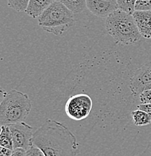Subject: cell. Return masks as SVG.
I'll use <instances>...</instances> for the list:
<instances>
[{"label":"cell","instance_id":"9","mask_svg":"<svg viewBox=\"0 0 151 156\" xmlns=\"http://www.w3.org/2000/svg\"><path fill=\"white\" fill-rule=\"evenodd\" d=\"M132 15L141 36L151 39V10L135 11Z\"/></svg>","mask_w":151,"mask_h":156},{"label":"cell","instance_id":"16","mask_svg":"<svg viewBox=\"0 0 151 156\" xmlns=\"http://www.w3.org/2000/svg\"><path fill=\"white\" fill-rule=\"evenodd\" d=\"M151 0H137L135 11H150Z\"/></svg>","mask_w":151,"mask_h":156},{"label":"cell","instance_id":"4","mask_svg":"<svg viewBox=\"0 0 151 156\" xmlns=\"http://www.w3.org/2000/svg\"><path fill=\"white\" fill-rule=\"evenodd\" d=\"M74 13L59 1H54L38 17L44 30L55 35H61L74 24Z\"/></svg>","mask_w":151,"mask_h":156},{"label":"cell","instance_id":"11","mask_svg":"<svg viewBox=\"0 0 151 156\" xmlns=\"http://www.w3.org/2000/svg\"><path fill=\"white\" fill-rule=\"evenodd\" d=\"M133 122L136 126H146L151 123V116L144 110L138 109L131 113Z\"/></svg>","mask_w":151,"mask_h":156},{"label":"cell","instance_id":"3","mask_svg":"<svg viewBox=\"0 0 151 156\" xmlns=\"http://www.w3.org/2000/svg\"><path fill=\"white\" fill-rule=\"evenodd\" d=\"M32 103L26 93L16 89L5 92L0 105L1 125L9 126L24 122L30 113Z\"/></svg>","mask_w":151,"mask_h":156},{"label":"cell","instance_id":"1","mask_svg":"<svg viewBox=\"0 0 151 156\" xmlns=\"http://www.w3.org/2000/svg\"><path fill=\"white\" fill-rule=\"evenodd\" d=\"M32 144L38 147L45 156H77L79 144L75 136L64 124L48 119L33 133Z\"/></svg>","mask_w":151,"mask_h":156},{"label":"cell","instance_id":"5","mask_svg":"<svg viewBox=\"0 0 151 156\" xmlns=\"http://www.w3.org/2000/svg\"><path fill=\"white\" fill-rule=\"evenodd\" d=\"M92 107L91 98L87 94L80 93L68 99L66 105V113L71 119L81 121L90 115Z\"/></svg>","mask_w":151,"mask_h":156},{"label":"cell","instance_id":"6","mask_svg":"<svg viewBox=\"0 0 151 156\" xmlns=\"http://www.w3.org/2000/svg\"><path fill=\"white\" fill-rule=\"evenodd\" d=\"M129 88L134 96H139L141 92L151 89V62L136 70L131 79Z\"/></svg>","mask_w":151,"mask_h":156},{"label":"cell","instance_id":"20","mask_svg":"<svg viewBox=\"0 0 151 156\" xmlns=\"http://www.w3.org/2000/svg\"><path fill=\"white\" fill-rule=\"evenodd\" d=\"M138 109L144 110L146 113L150 114L151 116V103L150 104H143L141 103L138 105Z\"/></svg>","mask_w":151,"mask_h":156},{"label":"cell","instance_id":"18","mask_svg":"<svg viewBox=\"0 0 151 156\" xmlns=\"http://www.w3.org/2000/svg\"><path fill=\"white\" fill-rule=\"evenodd\" d=\"M139 98L141 103L150 104L151 103V89H147L141 92L139 95Z\"/></svg>","mask_w":151,"mask_h":156},{"label":"cell","instance_id":"21","mask_svg":"<svg viewBox=\"0 0 151 156\" xmlns=\"http://www.w3.org/2000/svg\"><path fill=\"white\" fill-rule=\"evenodd\" d=\"M12 152L13 150L9 148L3 147V146L0 147V156H11Z\"/></svg>","mask_w":151,"mask_h":156},{"label":"cell","instance_id":"17","mask_svg":"<svg viewBox=\"0 0 151 156\" xmlns=\"http://www.w3.org/2000/svg\"><path fill=\"white\" fill-rule=\"evenodd\" d=\"M27 156H45V155L41 149L32 144L27 149Z\"/></svg>","mask_w":151,"mask_h":156},{"label":"cell","instance_id":"10","mask_svg":"<svg viewBox=\"0 0 151 156\" xmlns=\"http://www.w3.org/2000/svg\"><path fill=\"white\" fill-rule=\"evenodd\" d=\"M56 0H30L25 12L32 18L38 17Z\"/></svg>","mask_w":151,"mask_h":156},{"label":"cell","instance_id":"14","mask_svg":"<svg viewBox=\"0 0 151 156\" xmlns=\"http://www.w3.org/2000/svg\"><path fill=\"white\" fill-rule=\"evenodd\" d=\"M7 1L9 7L17 12L26 11L30 2V0H7Z\"/></svg>","mask_w":151,"mask_h":156},{"label":"cell","instance_id":"7","mask_svg":"<svg viewBox=\"0 0 151 156\" xmlns=\"http://www.w3.org/2000/svg\"><path fill=\"white\" fill-rule=\"evenodd\" d=\"M13 139L14 149L22 148L27 150L32 145L33 128L24 122L9 125Z\"/></svg>","mask_w":151,"mask_h":156},{"label":"cell","instance_id":"2","mask_svg":"<svg viewBox=\"0 0 151 156\" xmlns=\"http://www.w3.org/2000/svg\"><path fill=\"white\" fill-rule=\"evenodd\" d=\"M105 29L118 43L129 45L140 40L141 36L132 14L117 9L107 17Z\"/></svg>","mask_w":151,"mask_h":156},{"label":"cell","instance_id":"19","mask_svg":"<svg viewBox=\"0 0 151 156\" xmlns=\"http://www.w3.org/2000/svg\"><path fill=\"white\" fill-rule=\"evenodd\" d=\"M11 156H27V150L22 148L14 149Z\"/></svg>","mask_w":151,"mask_h":156},{"label":"cell","instance_id":"13","mask_svg":"<svg viewBox=\"0 0 151 156\" xmlns=\"http://www.w3.org/2000/svg\"><path fill=\"white\" fill-rule=\"evenodd\" d=\"M0 146L9 148L11 150L14 149V144H13L12 136H11L9 126H2L1 127Z\"/></svg>","mask_w":151,"mask_h":156},{"label":"cell","instance_id":"8","mask_svg":"<svg viewBox=\"0 0 151 156\" xmlns=\"http://www.w3.org/2000/svg\"><path fill=\"white\" fill-rule=\"evenodd\" d=\"M87 8L94 15L107 17L119 9L117 0H87Z\"/></svg>","mask_w":151,"mask_h":156},{"label":"cell","instance_id":"12","mask_svg":"<svg viewBox=\"0 0 151 156\" xmlns=\"http://www.w3.org/2000/svg\"><path fill=\"white\" fill-rule=\"evenodd\" d=\"M66 5L74 14L83 12L87 8V0H56Z\"/></svg>","mask_w":151,"mask_h":156},{"label":"cell","instance_id":"15","mask_svg":"<svg viewBox=\"0 0 151 156\" xmlns=\"http://www.w3.org/2000/svg\"><path fill=\"white\" fill-rule=\"evenodd\" d=\"M137 0H117L119 9L132 14L135 11V3Z\"/></svg>","mask_w":151,"mask_h":156}]
</instances>
